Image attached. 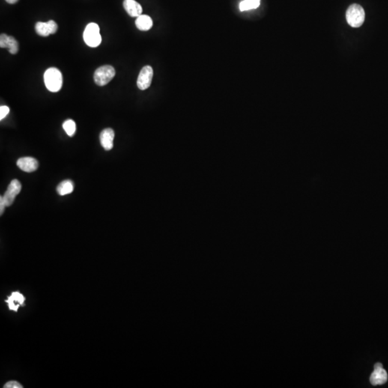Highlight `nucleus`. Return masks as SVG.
Here are the masks:
<instances>
[{
    "label": "nucleus",
    "instance_id": "1",
    "mask_svg": "<svg viewBox=\"0 0 388 388\" xmlns=\"http://www.w3.org/2000/svg\"><path fill=\"white\" fill-rule=\"evenodd\" d=\"M44 82L48 90L51 92H58L62 88V73L56 68H50L45 72Z\"/></svg>",
    "mask_w": 388,
    "mask_h": 388
},
{
    "label": "nucleus",
    "instance_id": "2",
    "mask_svg": "<svg viewBox=\"0 0 388 388\" xmlns=\"http://www.w3.org/2000/svg\"><path fill=\"white\" fill-rule=\"evenodd\" d=\"M346 18L350 26L353 28H359L365 22V10L359 4H352L347 9Z\"/></svg>",
    "mask_w": 388,
    "mask_h": 388
},
{
    "label": "nucleus",
    "instance_id": "3",
    "mask_svg": "<svg viewBox=\"0 0 388 388\" xmlns=\"http://www.w3.org/2000/svg\"><path fill=\"white\" fill-rule=\"evenodd\" d=\"M83 37H84L86 44L89 47H98L102 43V36H101L99 25L94 22L87 25Z\"/></svg>",
    "mask_w": 388,
    "mask_h": 388
},
{
    "label": "nucleus",
    "instance_id": "4",
    "mask_svg": "<svg viewBox=\"0 0 388 388\" xmlns=\"http://www.w3.org/2000/svg\"><path fill=\"white\" fill-rule=\"evenodd\" d=\"M115 73V70L112 66H101L94 72V80L98 86L103 87L113 79Z\"/></svg>",
    "mask_w": 388,
    "mask_h": 388
},
{
    "label": "nucleus",
    "instance_id": "5",
    "mask_svg": "<svg viewBox=\"0 0 388 388\" xmlns=\"http://www.w3.org/2000/svg\"><path fill=\"white\" fill-rule=\"evenodd\" d=\"M153 77V69L150 66H145L142 68L138 76L137 85L139 89H147L151 85Z\"/></svg>",
    "mask_w": 388,
    "mask_h": 388
},
{
    "label": "nucleus",
    "instance_id": "6",
    "mask_svg": "<svg viewBox=\"0 0 388 388\" xmlns=\"http://www.w3.org/2000/svg\"><path fill=\"white\" fill-rule=\"evenodd\" d=\"M21 189H22V186H21L20 182L19 180H16V179L12 180L7 188V190L6 191L4 195L2 196L6 207H10L13 204L15 198L21 192Z\"/></svg>",
    "mask_w": 388,
    "mask_h": 388
},
{
    "label": "nucleus",
    "instance_id": "7",
    "mask_svg": "<svg viewBox=\"0 0 388 388\" xmlns=\"http://www.w3.org/2000/svg\"><path fill=\"white\" fill-rule=\"evenodd\" d=\"M58 31V25L53 20L47 22H38L35 25V31L42 37H47L50 35L55 34Z\"/></svg>",
    "mask_w": 388,
    "mask_h": 388
},
{
    "label": "nucleus",
    "instance_id": "8",
    "mask_svg": "<svg viewBox=\"0 0 388 388\" xmlns=\"http://www.w3.org/2000/svg\"><path fill=\"white\" fill-rule=\"evenodd\" d=\"M0 47L8 49L9 52L13 55L18 53L19 51V44L16 39L3 33L0 35Z\"/></svg>",
    "mask_w": 388,
    "mask_h": 388
},
{
    "label": "nucleus",
    "instance_id": "9",
    "mask_svg": "<svg viewBox=\"0 0 388 388\" xmlns=\"http://www.w3.org/2000/svg\"><path fill=\"white\" fill-rule=\"evenodd\" d=\"M17 165L25 172L32 173L38 168V162L33 158H21L17 161Z\"/></svg>",
    "mask_w": 388,
    "mask_h": 388
},
{
    "label": "nucleus",
    "instance_id": "10",
    "mask_svg": "<svg viewBox=\"0 0 388 388\" xmlns=\"http://www.w3.org/2000/svg\"><path fill=\"white\" fill-rule=\"evenodd\" d=\"M114 138V132L111 128L105 129L100 133L101 145L106 150H110L113 148V141Z\"/></svg>",
    "mask_w": 388,
    "mask_h": 388
},
{
    "label": "nucleus",
    "instance_id": "11",
    "mask_svg": "<svg viewBox=\"0 0 388 388\" xmlns=\"http://www.w3.org/2000/svg\"><path fill=\"white\" fill-rule=\"evenodd\" d=\"M123 7L127 14L132 18H138L142 13V7L135 0H124Z\"/></svg>",
    "mask_w": 388,
    "mask_h": 388
},
{
    "label": "nucleus",
    "instance_id": "12",
    "mask_svg": "<svg viewBox=\"0 0 388 388\" xmlns=\"http://www.w3.org/2000/svg\"><path fill=\"white\" fill-rule=\"evenodd\" d=\"M370 383L372 386H380L385 384L388 380V374L386 370L382 368H375L370 376Z\"/></svg>",
    "mask_w": 388,
    "mask_h": 388
},
{
    "label": "nucleus",
    "instance_id": "13",
    "mask_svg": "<svg viewBox=\"0 0 388 388\" xmlns=\"http://www.w3.org/2000/svg\"><path fill=\"white\" fill-rule=\"evenodd\" d=\"M6 302L8 304V307L10 310L18 311L19 306L25 303V297L19 292H14L12 293L11 296L8 298Z\"/></svg>",
    "mask_w": 388,
    "mask_h": 388
},
{
    "label": "nucleus",
    "instance_id": "14",
    "mask_svg": "<svg viewBox=\"0 0 388 388\" xmlns=\"http://www.w3.org/2000/svg\"><path fill=\"white\" fill-rule=\"evenodd\" d=\"M135 25L141 31H147L151 29L153 25V19L150 16L141 15L137 18Z\"/></svg>",
    "mask_w": 388,
    "mask_h": 388
},
{
    "label": "nucleus",
    "instance_id": "15",
    "mask_svg": "<svg viewBox=\"0 0 388 388\" xmlns=\"http://www.w3.org/2000/svg\"><path fill=\"white\" fill-rule=\"evenodd\" d=\"M57 192L61 195H67L73 192V183L71 180H66L57 186Z\"/></svg>",
    "mask_w": 388,
    "mask_h": 388
},
{
    "label": "nucleus",
    "instance_id": "16",
    "mask_svg": "<svg viewBox=\"0 0 388 388\" xmlns=\"http://www.w3.org/2000/svg\"><path fill=\"white\" fill-rule=\"evenodd\" d=\"M260 4V0H243L240 4V10L241 12L254 10L258 8Z\"/></svg>",
    "mask_w": 388,
    "mask_h": 388
},
{
    "label": "nucleus",
    "instance_id": "17",
    "mask_svg": "<svg viewBox=\"0 0 388 388\" xmlns=\"http://www.w3.org/2000/svg\"><path fill=\"white\" fill-rule=\"evenodd\" d=\"M63 128L69 136L72 137L76 132V123L73 120H68L65 121L63 124Z\"/></svg>",
    "mask_w": 388,
    "mask_h": 388
},
{
    "label": "nucleus",
    "instance_id": "18",
    "mask_svg": "<svg viewBox=\"0 0 388 388\" xmlns=\"http://www.w3.org/2000/svg\"><path fill=\"white\" fill-rule=\"evenodd\" d=\"M10 112V108L7 106H1L0 107V120L5 118L6 116Z\"/></svg>",
    "mask_w": 388,
    "mask_h": 388
},
{
    "label": "nucleus",
    "instance_id": "19",
    "mask_svg": "<svg viewBox=\"0 0 388 388\" xmlns=\"http://www.w3.org/2000/svg\"><path fill=\"white\" fill-rule=\"evenodd\" d=\"M4 388H22V386L20 383H18V382L14 381V380H12V381L8 382V383H6L5 386H4Z\"/></svg>",
    "mask_w": 388,
    "mask_h": 388
},
{
    "label": "nucleus",
    "instance_id": "20",
    "mask_svg": "<svg viewBox=\"0 0 388 388\" xmlns=\"http://www.w3.org/2000/svg\"><path fill=\"white\" fill-rule=\"evenodd\" d=\"M6 207L5 204H4V200H3V197H0V214L2 215V213H4V207Z\"/></svg>",
    "mask_w": 388,
    "mask_h": 388
},
{
    "label": "nucleus",
    "instance_id": "21",
    "mask_svg": "<svg viewBox=\"0 0 388 388\" xmlns=\"http://www.w3.org/2000/svg\"><path fill=\"white\" fill-rule=\"evenodd\" d=\"M9 4H16L19 0H5Z\"/></svg>",
    "mask_w": 388,
    "mask_h": 388
},
{
    "label": "nucleus",
    "instance_id": "22",
    "mask_svg": "<svg viewBox=\"0 0 388 388\" xmlns=\"http://www.w3.org/2000/svg\"><path fill=\"white\" fill-rule=\"evenodd\" d=\"M383 368V365H382L381 363H380V362L375 364V365H374V369H375V368Z\"/></svg>",
    "mask_w": 388,
    "mask_h": 388
}]
</instances>
